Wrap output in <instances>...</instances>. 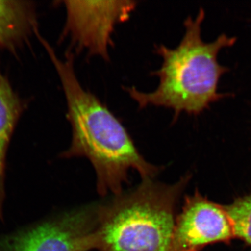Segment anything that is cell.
<instances>
[{"mask_svg":"<svg viewBox=\"0 0 251 251\" xmlns=\"http://www.w3.org/2000/svg\"><path fill=\"white\" fill-rule=\"evenodd\" d=\"M36 35L57 71L67 100L72 139L61 157L87 158L94 167L97 191L102 196L123 193L130 170L138 172L142 179H153L160 168L144 158L120 120L82 87L75 74L74 53L68 51L64 59H59L49 43L39 33Z\"/></svg>","mask_w":251,"mask_h":251,"instance_id":"6da1fadb","label":"cell"},{"mask_svg":"<svg viewBox=\"0 0 251 251\" xmlns=\"http://www.w3.org/2000/svg\"><path fill=\"white\" fill-rule=\"evenodd\" d=\"M204 16L201 8L196 18H187L184 35L177 47L156 46V54L163 61L160 69L153 73L159 78L156 90L143 92L135 87H123L140 109H171L176 119L183 112L198 115L224 97L218 92V85L221 75L228 69L220 65L218 54L221 49L234 46L237 38L222 34L213 42H204Z\"/></svg>","mask_w":251,"mask_h":251,"instance_id":"7a4b0ae2","label":"cell"},{"mask_svg":"<svg viewBox=\"0 0 251 251\" xmlns=\"http://www.w3.org/2000/svg\"><path fill=\"white\" fill-rule=\"evenodd\" d=\"M142 179L134 189L99 204L98 251H171L176 206L189 181Z\"/></svg>","mask_w":251,"mask_h":251,"instance_id":"3957f363","label":"cell"},{"mask_svg":"<svg viewBox=\"0 0 251 251\" xmlns=\"http://www.w3.org/2000/svg\"><path fill=\"white\" fill-rule=\"evenodd\" d=\"M99 204L65 213L0 237V251H90L97 249Z\"/></svg>","mask_w":251,"mask_h":251,"instance_id":"277c9868","label":"cell"},{"mask_svg":"<svg viewBox=\"0 0 251 251\" xmlns=\"http://www.w3.org/2000/svg\"><path fill=\"white\" fill-rule=\"evenodd\" d=\"M67 21L63 35L90 56L109 59L108 49L117 24L125 22L136 8L133 1H64Z\"/></svg>","mask_w":251,"mask_h":251,"instance_id":"5b68a950","label":"cell"},{"mask_svg":"<svg viewBox=\"0 0 251 251\" xmlns=\"http://www.w3.org/2000/svg\"><path fill=\"white\" fill-rule=\"evenodd\" d=\"M235 239L224 205L209 201L196 191L185 198L176 216L171 251H201L210 244Z\"/></svg>","mask_w":251,"mask_h":251,"instance_id":"8992f818","label":"cell"},{"mask_svg":"<svg viewBox=\"0 0 251 251\" xmlns=\"http://www.w3.org/2000/svg\"><path fill=\"white\" fill-rule=\"evenodd\" d=\"M38 30L33 1L0 0V49L16 54Z\"/></svg>","mask_w":251,"mask_h":251,"instance_id":"52a82bcc","label":"cell"},{"mask_svg":"<svg viewBox=\"0 0 251 251\" xmlns=\"http://www.w3.org/2000/svg\"><path fill=\"white\" fill-rule=\"evenodd\" d=\"M25 104L0 68V219L5 198L6 156L11 138Z\"/></svg>","mask_w":251,"mask_h":251,"instance_id":"ba28073f","label":"cell"},{"mask_svg":"<svg viewBox=\"0 0 251 251\" xmlns=\"http://www.w3.org/2000/svg\"><path fill=\"white\" fill-rule=\"evenodd\" d=\"M224 208L232 223L235 239L251 247V193L237 198Z\"/></svg>","mask_w":251,"mask_h":251,"instance_id":"9c48e42d","label":"cell"}]
</instances>
